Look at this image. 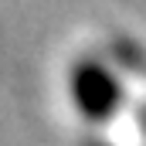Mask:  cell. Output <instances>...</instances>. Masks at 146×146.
I'll list each match as a JSON object with an SVG mask.
<instances>
[{"instance_id":"cell-1","label":"cell","mask_w":146,"mask_h":146,"mask_svg":"<svg viewBox=\"0 0 146 146\" xmlns=\"http://www.w3.org/2000/svg\"><path fill=\"white\" fill-rule=\"evenodd\" d=\"M68 95L78 115L88 122H106L122 106V82L109 65L95 58H78L68 72Z\"/></svg>"}]
</instances>
